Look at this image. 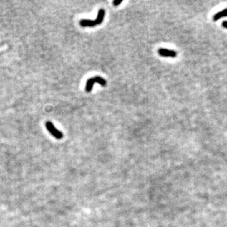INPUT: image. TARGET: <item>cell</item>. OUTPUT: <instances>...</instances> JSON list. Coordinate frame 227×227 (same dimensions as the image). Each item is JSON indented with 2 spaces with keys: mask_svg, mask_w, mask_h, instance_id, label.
Masks as SVG:
<instances>
[{
  "mask_svg": "<svg viewBox=\"0 0 227 227\" xmlns=\"http://www.w3.org/2000/svg\"><path fill=\"white\" fill-rule=\"evenodd\" d=\"M105 11L103 9H100L98 12V15L96 19L94 21H90V20H82L80 21L79 24L80 26H82V27H93L95 26H97L99 25L100 24H102V22L103 21L104 17H105Z\"/></svg>",
  "mask_w": 227,
  "mask_h": 227,
  "instance_id": "obj_1",
  "label": "cell"
},
{
  "mask_svg": "<svg viewBox=\"0 0 227 227\" xmlns=\"http://www.w3.org/2000/svg\"><path fill=\"white\" fill-rule=\"evenodd\" d=\"M98 83V84H101L102 86H106L107 85V81L102 77L96 76V77H93V78L89 79L87 80L85 84V91L86 92H90L92 88L93 87V84Z\"/></svg>",
  "mask_w": 227,
  "mask_h": 227,
  "instance_id": "obj_2",
  "label": "cell"
},
{
  "mask_svg": "<svg viewBox=\"0 0 227 227\" xmlns=\"http://www.w3.org/2000/svg\"><path fill=\"white\" fill-rule=\"evenodd\" d=\"M45 126L46 127H47V130L51 133V135L53 136V137L58 139V140L63 138V133H62L60 131H59L58 130H57L52 123L50 122V121H47V122H46Z\"/></svg>",
  "mask_w": 227,
  "mask_h": 227,
  "instance_id": "obj_3",
  "label": "cell"
},
{
  "mask_svg": "<svg viewBox=\"0 0 227 227\" xmlns=\"http://www.w3.org/2000/svg\"><path fill=\"white\" fill-rule=\"evenodd\" d=\"M158 53L160 55L163 56V57H176L177 56L176 52L173 51V50L167 49H158Z\"/></svg>",
  "mask_w": 227,
  "mask_h": 227,
  "instance_id": "obj_4",
  "label": "cell"
},
{
  "mask_svg": "<svg viewBox=\"0 0 227 227\" xmlns=\"http://www.w3.org/2000/svg\"><path fill=\"white\" fill-rule=\"evenodd\" d=\"M223 17H227V8L221 10L218 13H216L215 16H213V20H214L215 21H217L219 19H222V18Z\"/></svg>",
  "mask_w": 227,
  "mask_h": 227,
  "instance_id": "obj_5",
  "label": "cell"
},
{
  "mask_svg": "<svg viewBox=\"0 0 227 227\" xmlns=\"http://www.w3.org/2000/svg\"><path fill=\"white\" fill-rule=\"evenodd\" d=\"M121 2H122V0H120V1H117V0H115V1H113V4L115 6H118V5H119V4H121Z\"/></svg>",
  "mask_w": 227,
  "mask_h": 227,
  "instance_id": "obj_6",
  "label": "cell"
},
{
  "mask_svg": "<svg viewBox=\"0 0 227 227\" xmlns=\"http://www.w3.org/2000/svg\"><path fill=\"white\" fill-rule=\"evenodd\" d=\"M222 26H223L224 28H226L227 29V21H223V23H222Z\"/></svg>",
  "mask_w": 227,
  "mask_h": 227,
  "instance_id": "obj_7",
  "label": "cell"
}]
</instances>
